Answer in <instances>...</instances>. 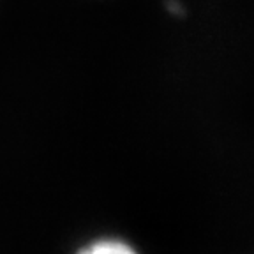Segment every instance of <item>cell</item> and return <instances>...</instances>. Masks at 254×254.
Here are the masks:
<instances>
[{
  "label": "cell",
  "instance_id": "1",
  "mask_svg": "<svg viewBox=\"0 0 254 254\" xmlns=\"http://www.w3.org/2000/svg\"><path fill=\"white\" fill-rule=\"evenodd\" d=\"M78 254H139V251L122 238H99L78 251Z\"/></svg>",
  "mask_w": 254,
  "mask_h": 254
}]
</instances>
